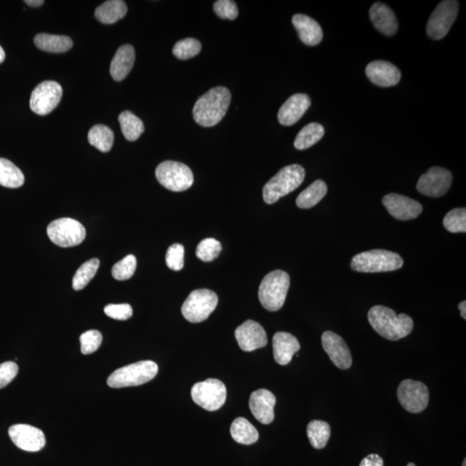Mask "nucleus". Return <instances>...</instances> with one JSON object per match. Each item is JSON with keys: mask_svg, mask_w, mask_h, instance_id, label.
<instances>
[{"mask_svg": "<svg viewBox=\"0 0 466 466\" xmlns=\"http://www.w3.org/2000/svg\"><path fill=\"white\" fill-rule=\"evenodd\" d=\"M232 100L231 92L225 87H216L201 96L193 109V116L198 124L212 127L223 119Z\"/></svg>", "mask_w": 466, "mask_h": 466, "instance_id": "f257e3e1", "label": "nucleus"}, {"mask_svg": "<svg viewBox=\"0 0 466 466\" xmlns=\"http://www.w3.org/2000/svg\"><path fill=\"white\" fill-rule=\"evenodd\" d=\"M368 321L379 335L396 341L407 337L414 328V321L405 313L398 316L393 309L383 306H373L369 311Z\"/></svg>", "mask_w": 466, "mask_h": 466, "instance_id": "f03ea898", "label": "nucleus"}, {"mask_svg": "<svg viewBox=\"0 0 466 466\" xmlns=\"http://www.w3.org/2000/svg\"><path fill=\"white\" fill-rule=\"evenodd\" d=\"M305 179V169L299 165L285 167L263 186V197L265 203H275L300 186Z\"/></svg>", "mask_w": 466, "mask_h": 466, "instance_id": "7ed1b4c3", "label": "nucleus"}, {"mask_svg": "<svg viewBox=\"0 0 466 466\" xmlns=\"http://www.w3.org/2000/svg\"><path fill=\"white\" fill-rule=\"evenodd\" d=\"M290 285L289 274L274 270L265 275L258 290L259 301L263 308L270 312L281 309L285 305Z\"/></svg>", "mask_w": 466, "mask_h": 466, "instance_id": "20e7f679", "label": "nucleus"}, {"mask_svg": "<svg viewBox=\"0 0 466 466\" xmlns=\"http://www.w3.org/2000/svg\"><path fill=\"white\" fill-rule=\"evenodd\" d=\"M403 265L401 256L386 250H372L361 252L353 256L351 263L352 270L363 273H379L395 271Z\"/></svg>", "mask_w": 466, "mask_h": 466, "instance_id": "39448f33", "label": "nucleus"}, {"mask_svg": "<svg viewBox=\"0 0 466 466\" xmlns=\"http://www.w3.org/2000/svg\"><path fill=\"white\" fill-rule=\"evenodd\" d=\"M158 373V365L146 360L126 365L112 372L107 378V386L114 388L138 386L153 380Z\"/></svg>", "mask_w": 466, "mask_h": 466, "instance_id": "423d86ee", "label": "nucleus"}, {"mask_svg": "<svg viewBox=\"0 0 466 466\" xmlns=\"http://www.w3.org/2000/svg\"><path fill=\"white\" fill-rule=\"evenodd\" d=\"M155 177L159 184L173 192L185 191L193 184V174L189 167L174 161L161 162L155 169Z\"/></svg>", "mask_w": 466, "mask_h": 466, "instance_id": "0eeeda50", "label": "nucleus"}, {"mask_svg": "<svg viewBox=\"0 0 466 466\" xmlns=\"http://www.w3.org/2000/svg\"><path fill=\"white\" fill-rule=\"evenodd\" d=\"M219 298L212 290L201 289L193 291L181 306L182 316L192 323L207 320L215 310Z\"/></svg>", "mask_w": 466, "mask_h": 466, "instance_id": "6e6552de", "label": "nucleus"}, {"mask_svg": "<svg viewBox=\"0 0 466 466\" xmlns=\"http://www.w3.org/2000/svg\"><path fill=\"white\" fill-rule=\"evenodd\" d=\"M47 233L54 244L64 248L76 246L83 243L87 234L83 225L70 217L52 221L47 228Z\"/></svg>", "mask_w": 466, "mask_h": 466, "instance_id": "1a4fd4ad", "label": "nucleus"}, {"mask_svg": "<svg viewBox=\"0 0 466 466\" xmlns=\"http://www.w3.org/2000/svg\"><path fill=\"white\" fill-rule=\"evenodd\" d=\"M193 401L208 411L220 410L227 400V388L221 381L210 378L194 384L191 390Z\"/></svg>", "mask_w": 466, "mask_h": 466, "instance_id": "9d476101", "label": "nucleus"}, {"mask_svg": "<svg viewBox=\"0 0 466 466\" xmlns=\"http://www.w3.org/2000/svg\"><path fill=\"white\" fill-rule=\"evenodd\" d=\"M460 3L455 0H445L435 8L426 25V33L435 40H441L449 32L456 21Z\"/></svg>", "mask_w": 466, "mask_h": 466, "instance_id": "9b49d317", "label": "nucleus"}, {"mask_svg": "<svg viewBox=\"0 0 466 466\" xmlns=\"http://www.w3.org/2000/svg\"><path fill=\"white\" fill-rule=\"evenodd\" d=\"M398 396L403 409L412 414L424 411L429 402V388L419 381H402L398 387Z\"/></svg>", "mask_w": 466, "mask_h": 466, "instance_id": "f8f14e48", "label": "nucleus"}, {"mask_svg": "<svg viewBox=\"0 0 466 466\" xmlns=\"http://www.w3.org/2000/svg\"><path fill=\"white\" fill-rule=\"evenodd\" d=\"M62 92L61 85L56 81H42L31 92V110L42 116L50 114L59 104Z\"/></svg>", "mask_w": 466, "mask_h": 466, "instance_id": "ddd939ff", "label": "nucleus"}, {"mask_svg": "<svg viewBox=\"0 0 466 466\" xmlns=\"http://www.w3.org/2000/svg\"><path fill=\"white\" fill-rule=\"evenodd\" d=\"M453 174L441 167H432L419 177L417 189L423 196L438 198L449 191Z\"/></svg>", "mask_w": 466, "mask_h": 466, "instance_id": "4468645a", "label": "nucleus"}, {"mask_svg": "<svg viewBox=\"0 0 466 466\" xmlns=\"http://www.w3.org/2000/svg\"><path fill=\"white\" fill-rule=\"evenodd\" d=\"M8 434L14 445L25 452L36 453L46 445V438L41 429L30 425L16 424L10 426Z\"/></svg>", "mask_w": 466, "mask_h": 466, "instance_id": "2eb2a0df", "label": "nucleus"}, {"mask_svg": "<svg viewBox=\"0 0 466 466\" xmlns=\"http://www.w3.org/2000/svg\"><path fill=\"white\" fill-rule=\"evenodd\" d=\"M383 204L392 216L399 220L417 219L422 212V205L417 201L398 193H388L383 197Z\"/></svg>", "mask_w": 466, "mask_h": 466, "instance_id": "dca6fc26", "label": "nucleus"}, {"mask_svg": "<svg viewBox=\"0 0 466 466\" xmlns=\"http://www.w3.org/2000/svg\"><path fill=\"white\" fill-rule=\"evenodd\" d=\"M322 347L334 365L341 370H347L352 366L351 351L345 340L337 333L326 331L322 334Z\"/></svg>", "mask_w": 466, "mask_h": 466, "instance_id": "f3484780", "label": "nucleus"}, {"mask_svg": "<svg viewBox=\"0 0 466 466\" xmlns=\"http://www.w3.org/2000/svg\"><path fill=\"white\" fill-rule=\"evenodd\" d=\"M235 337L244 352H253L265 347L268 343L267 334L263 326L251 320L244 322L236 329Z\"/></svg>", "mask_w": 466, "mask_h": 466, "instance_id": "a211bd4d", "label": "nucleus"}, {"mask_svg": "<svg viewBox=\"0 0 466 466\" xmlns=\"http://www.w3.org/2000/svg\"><path fill=\"white\" fill-rule=\"evenodd\" d=\"M365 73L372 83L378 87L390 88L398 85L402 73L394 64L386 61H374L367 65Z\"/></svg>", "mask_w": 466, "mask_h": 466, "instance_id": "6ab92c4d", "label": "nucleus"}, {"mask_svg": "<svg viewBox=\"0 0 466 466\" xmlns=\"http://www.w3.org/2000/svg\"><path fill=\"white\" fill-rule=\"evenodd\" d=\"M277 398L267 390H258L251 393L249 405L252 414L262 424H270L275 418V406Z\"/></svg>", "mask_w": 466, "mask_h": 466, "instance_id": "aec40b11", "label": "nucleus"}, {"mask_svg": "<svg viewBox=\"0 0 466 466\" xmlns=\"http://www.w3.org/2000/svg\"><path fill=\"white\" fill-rule=\"evenodd\" d=\"M311 106V100L305 93H295L286 100L278 112L279 123L293 126L300 120Z\"/></svg>", "mask_w": 466, "mask_h": 466, "instance_id": "412c9836", "label": "nucleus"}, {"mask_svg": "<svg viewBox=\"0 0 466 466\" xmlns=\"http://www.w3.org/2000/svg\"><path fill=\"white\" fill-rule=\"evenodd\" d=\"M370 18L373 25L381 33L391 37L398 32V21L394 11L381 2L373 4L370 9Z\"/></svg>", "mask_w": 466, "mask_h": 466, "instance_id": "4be33fe9", "label": "nucleus"}, {"mask_svg": "<svg viewBox=\"0 0 466 466\" xmlns=\"http://www.w3.org/2000/svg\"><path fill=\"white\" fill-rule=\"evenodd\" d=\"M292 23L303 44L309 46L320 44L323 38L320 23L304 14H295Z\"/></svg>", "mask_w": 466, "mask_h": 466, "instance_id": "5701e85b", "label": "nucleus"}, {"mask_svg": "<svg viewBox=\"0 0 466 466\" xmlns=\"http://www.w3.org/2000/svg\"><path fill=\"white\" fill-rule=\"evenodd\" d=\"M301 349L300 343L292 334L278 332L273 337V354L275 362L287 365L293 356Z\"/></svg>", "mask_w": 466, "mask_h": 466, "instance_id": "b1692460", "label": "nucleus"}, {"mask_svg": "<svg viewBox=\"0 0 466 466\" xmlns=\"http://www.w3.org/2000/svg\"><path fill=\"white\" fill-rule=\"evenodd\" d=\"M136 59V53L133 46L124 44L119 47L115 56L112 58L110 67V73L116 81H121L126 78L132 68Z\"/></svg>", "mask_w": 466, "mask_h": 466, "instance_id": "393cba45", "label": "nucleus"}, {"mask_svg": "<svg viewBox=\"0 0 466 466\" xmlns=\"http://www.w3.org/2000/svg\"><path fill=\"white\" fill-rule=\"evenodd\" d=\"M127 13V6L122 0H108L95 10V17L104 25H112Z\"/></svg>", "mask_w": 466, "mask_h": 466, "instance_id": "a878e982", "label": "nucleus"}, {"mask_svg": "<svg viewBox=\"0 0 466 466\" xmlns=\"http://www.w3.org/2000/svg\"><path fill=\"white\" fill-rule=\"evenodd\" d=\"M35 44L44 52L64 53L73 47L72 39L66 36L41 33L34 38Z\"/></svg>", "mask_w": 466, "mask_h": 466, "instance_id": "bb28decb", "label": "nucleus"}, {"mask_svg": "<svg viewBox=\"0 0 466 466\" xmlns=\"http://www.w3.org/2000/svg\"><path fill=\"white\" fill-rule=\"evenodd\" d=\"M231 435L236 442L251 445L258 441L259 434L251 423L243 417L237 418L231 426Z\"/></svg>", "mask_w": 466, "mask_h": 466, "instance_id": "cd10ccee", "label": "nucleus"}, {"mask_svg": "<svg viewBox=\"0 0 466 466\" xmlns=\"http://www.w3.org/2000/svg\"><path fill=\"white\" fill-rule=\"evenodd\" d=\"M328 193V186L322 180L313 181L305 190L299 194L297 199L298 208L309 209L316 205Z\"/></svg>", "mask_w": 466, "mask_h": 466, "instance_id": "c85d7f7f", "label": "nucleus"}, {"mask_svg": "<svg viewBox=\"0 0 466 466\" xmlns=\"http://www.w3.org/2000/svg\"><path fill=\"white\" fill-rule=\"evenodd\" d=\"M325 135L324 127L318 123H310L303 127L295 138L294 145L299 150L309 149L320 141Z\"/></svg>", "mask_w": 466, "mask_h": 466, "instance_id": "c756f323", "label": "nucleus"}, {"mask_svg": "<svg viewBox=\"0 0 466 466\" xmlns=\"http://www.w3.org/2000/svg\"><path fill=\"white\" fill-rule=\"evenodd\" d=\"M25 176L14 163L0 158V185L9 189L20 188L25 184Z\"/></svg>", "mask_w": 466, "mask_h": 466, "instance_id": "7c9ffc66", "label": "nucleus"}, {"mask_svg": "<svg viewBox=\"0 0 466 466\" xmlns=\"http://www.w3.org/2000/svg\"><path fill=\"white\" fill-rule=\"evenodd\" d=\"M88 142L101 153L111 150L114 142V133L110 128L104 124H97L88 132Z\"/></svg>", "mask_w": 466, "mask_h": 466, "instance_id": "2f4dec72", "label": "nucleus"}, {"mask_svg": "<svg viewBox=\"0 0 466 466\" xmlns=\"http://www.w3.org/2000/svg\"><path fill=\"white\" fill-rule=\"evenodd\" d=\"M119 122L124 137L128 141H136L145 131V124H143L142 120L130 111L121 112L119 116Z\"/></svg>", "mask_w": 466, "mask_h": 466, "instance_id": "473e14b6", "label": "nucleus"}, {"mask_svg": "<svg viewBox=\"0 0 466 466\" xmlns=\"http://www.w3.org/2000/svg\"><path fill=\"white\" fill-rule=\"evenodd\" d=\"M306 434L311 446L316 449H322L328 444L331 436V426L328 422L314 419L309 422Z\"/></svg>", "mask_w": 466, "mask_h": 466, "instance_id": "72a5a7b5", "label": "nucleus"}, {"mask_svg": "<svg viewBox=\"0 0 466 466\" xmlns=\"http://www.w3.org/2000/svg\"><path fill=\"white\" fill-rule=\"evenodd\" d=\"M100 267V260L92 258L88 260L81 265L79 269L76 272L73 277L72 286L73 289L78 291L83 289L87 286L89 282L95 277L97 271Z\"/></svg>", "mask_w": 466, "mask_h": 466, "instance_id": "f704fd0d", "label": "nucleus"}, {"mask_svg": "<svg viewBox=\"0 0 466 466\" xmlns=\"http://www.w3.org/2000/svg\"><path fill=\"white\" fill-rule=\"evenodd\" d=\"M201 50L200 41L194 38H185L174 44L173 54L178 59L188 60L199 54Z\"/></svg>", "mask_w": 466, "mask_h": 466, "instance_id": "c9c22d12", "label": "nucleus"}, {"mask_svg": "<svg viewBox=\"0 0 466 466\" xmlns=\"http://www.w3.org/2000/svg\"><path fill=\"white\" fill-rule=\"evenodd\" d=\"M444 227L450 232H466V209L465 208L450 210L443 220Z\"/></svg>", "mask_w": 466, "mask_h": 466, "instance_id": "e433bc0d", "label": "nucleus"}, {"mask_svg": "<svg viewBox=\"0 0 466 466\" xmlns=\"http://www.w3.org/2000/svg\"><path fill=\"white\" fill-rule=\"evenodd\" d=\"M222 246L220 241L215 239H205L198 244L196 249L197 258L203 262H211L219 256Z\"/></svg>", "mask_w": 466, "mask_h": 466, "instance_id": "4c0bfd02", "label": "nucleus"}, {"mask_svg": "<svg viewBox=\"0 0 466 466\" xmlns=\"http://www.w3.org/2000/svg\"><path fill=\"white\" fill-rule=\"evenodd\" d=\"M136 269H137V259L133 255H128L121 261L114 264L112 275L118 281H126L134 275Z\"/></svg>", "mask_w": 466, "mask_h": 466, "instance_id": "58836bf2", "label": "nucleus"}, {"mask_svg": "<svg viewBox=\"0 0 466 466\" xmlns=\"http://www.w3.org/2000/svg\"><path fill=\"white\" fill-rule=\"evenodd\" d=\"M102 334L97 330H89L80 337L81 352L84 355L92 354L95 352L102 343Z\"/></svg>", "mask_w": 466, "mask_h": 466, "instance_id": "ea45409f", "label": "nucleus"}, {"mask_svg": "<svg viewBox=\"0 0 466 466\" xmlns=\"http://www.w3.org/2000/svg\"><path fill=\"white\" fill-rule=\"evenodd\" d=\"M166 264L170 270L179 271L184 266V247L180 244L170 246L166 253Z\"/></svg>", "mask_w": 466, "mask_h": 466, "instance_id": "a19ab883", "label": "nucleus"}, {"mask_svg": "<svg viewBox=\"0 0 466 466\" xmlns=\"http://www.w3.org/2000/svg\"><path fill=\"white\" fill-rule=\"evenodd\" d=\"M213 10L220 18L234 20L239 15V8L232 0H217L213 5Z\"/></svg>", "mask_w": 466, "mask_h": 466, "instance_id": "79ce46f5", "label": "nucleus"}, {"mask_svg": "<svg viewBox=\"0 0 466 466\" xmlns=\"http://www.w3.org/2000/svg\"><path fill=\"white\" fill-rule=\"evenodd\" d=\"M108 317L116 321H127L132 316L133 310L129 304H109L104 309Z\"/></svg>", "mask_w": 466, "mask_h": 466, "instance_id": "37998d69", "label": "nucleus"}, {"mask_svg": "<svg viewBox=\"0 0 466 466\" xmlns=\"http://www.w3.org/2000/svg\"><path fill=\"white\" fill-rule=\"evenodd\" d=\"M18 373V364L11 361L0 364V390L13 382Z\"/></svg>", "mask_w": 466, "mask_h": 466, "instance_id": "c03bdc74", "label": "nucleus"}, {"mask_svg": "<svg viewBox=\"0 0 466 466\" xmlns=\"http://www.w3.org/2000/svg\"><path fill=\"white\" fill-rule=\"evenodd\" d=\"M359 466H383V460L378 454H370L361 461Z\"/></svg>", "mask_w": 466, "mask_h": 466, "instance_id": "a18cd8bd", "label": "nucleus"}, {"mask_svg": "<svg viewBox=\"0 0 466 466\" xmlns=\"http://www.w3.org/2000/svg\"><path fill=\"white\" fill-rule=\"evenodd\" d=\"M27 5L31 7H39L44 5V0H25V1Z\"/></svg>", "mask_w": 466, "mask_h": 466, "instance_id": "49530a36", "label": "nucleus"}, {"mask_svg": "<svg viewBox=\"0 0 466 466\" xmlns=\"http://www.w3.org/2000/svg\"><path fill=\"white\" fill-rule=\"evenodd\" d=\"M458 309L460 311L461 313V317L465 320L466 318V301H461L460 304H458Z\"/></svg>", "mask_w": 466, "mask_h": 466, "instance_id": "de8ad7c7", "label": "nucleus"}, {"mask_svg": "<svg viewBox=\"0 0 466 466\" xmlns=\"http://www.w3.org/2000/svg\"><path fill=\"white\" fill-rule=\"evenodd\" d=\"M6 59V53L5 50L2 48L1 45H0V64L4 62Z\"/></svg>", "mask_w": 466, "mask_h": 466, "instance_id": "09e8293b", "label": "nucleus"}, {"mask_svg": "<svg viewBox=\"0 0 466 466\" xmlns=\"http://www.w3.org/2000/svg\"><path fill=\"white\" fill-rule=\"evenodd\" d=\"M407 466H415V465H414V463H410V464L407 465Z\"/></svg>", "mask_w": 466, "mask_h": 466, "instance_id": "8fccbe9b", "label": "nucleus"}, {"mask_svg": "<svg viewBox=\"0 0 466 466\" xmlns=\"http://www.w3.org/2000/svg\"><path fill=\"white\" fill-rule=\"evenodd\" d=\"M465 465H466V460H465L464 462H463V465H462V466H465Z\"/></svg>", "mask_w": 466, "mask_h": 466, "instance_id": "3c124183", "label": "nucleus"}]
</instances>
